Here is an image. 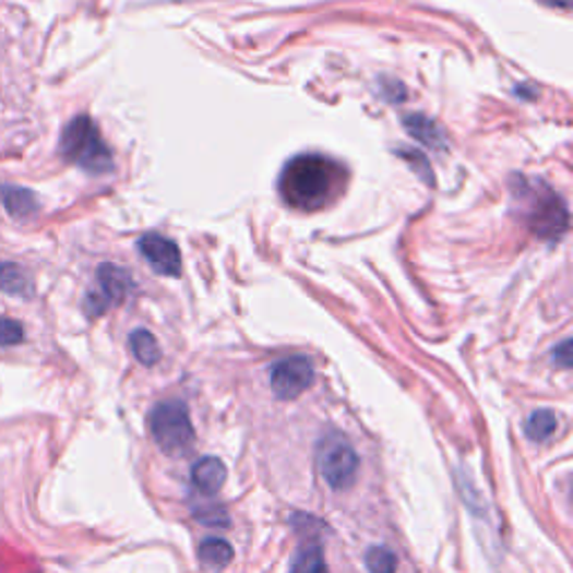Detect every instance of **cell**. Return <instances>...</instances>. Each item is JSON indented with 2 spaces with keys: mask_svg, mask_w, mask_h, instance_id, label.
I'll list each match as a JSON object with an SVG mask.
<instances>
[{
  "mask_svg": "<svg viewBox=\"0 0 573 573\" xmlns=\"http://www.w3.org/2000/svg\"><path fill=\"white\" fill-rule=\"evenodd\" d=\"M345 187V168L317 153L291 157L278 180L280 198L298 211H319L332 204Z\"/></svg>",
  "mask_w": 573,
  "mask_h": 573,
  "instance_id": "6da1fadb",
  "label": "cell"
},
{
  "mask_svg": "<svg viewBox=\"0 0 573 573\" xmlns=\"http://www.w3.org/2000/svg\"><path fill=\"white\" fill-rule=\"evenodd\" d=\"M59 153L65 162L93 172L104 175L112 170V153L106 146L97 123L87 117L79 115L74 117L61 132L59 140Z\"/></svg>",
  "mask_w": 573,
  "mask_h": 573,
  "instance_id": "7a4b0ae2",
  "label": "cell"
},
{
  "mask_svg": "<svg viewBox=\"0 0 573 573\" xmlns=\"http://www.w3.org/2000/svg\"><path fill=\"white\" fill-rule=\"evenodd\" d=\"M151 434L159 451L170 457L189 453L195 442L189 408L182 402L157 404L151 413Z\"/></svg>",
  "mask_w": 573,
  "mask_h": 573,
  "instance_id": "3957f363",
  "label": "cell"
},
{
  "mask_svg": "<svg viewBox=\"0 0 573 573\" xmlns=\"http://www.w3.org/2000/svg\"><path fill=\"white\" fill-rule=\"evenodd\" d=\"M317 464L321 477L327 481L332 491H347L357 481L359 455L355 446L349 444V439L338 430H330L321 437Z\"/></svg>",
  "mask_w": 573,
  "mask_h": 573,
  "instance_id": "277c9868",
  "label": "cell"
},
{
  "mask_svg": "<svg viewBox=\"0 0 573 573\" xmlns=\"http://www.w3.org/2000/svg\"><path fill=\"white\" fill-rule=\"evenodd\" d=\"M542 187V184H540ZM526 191H515V195L528 206L526 219L532 231L545 240H558L569 227V211L564 200L551 189H538V182L524 187Z\"/></svg>",
  "mask_w": 573,
  "mask_h": 573,
  "instance_id": "5b68a950",
  "label": "cell"
},
{
  "mask_svg": "<svg viewBox=\"0 0 573 573\" xmlns=\"http://www.w3.org/2000/svg\"><path fill=\"white\" fill-rule=\"evenodd\" d=\"M132 289V278L126 270L117 267V264H102L97 270V287L87 291L83 300V310L87 317H104L110 307L126 300V296Z\"/></svg>",
  "mask_w": 573,
  "mask_h": 573,
  "instance_id": "8992f818",
  "label": "cell"
},
{
  "mask_svg": "<svg viewBox=\"0 0 573 573\" xmlns=\"http://www.w3.org/2000/svg\"><path fill=\"white\" fill-rule=\"evenodd\" d=\"M314 366L307 357H289L283 361H276L270 372V385L274 394L283 402L298 399V396L310 390L314 383Z\"/></svg>",
  "mask_w": 573,
  "mask_h": 573,
  "instance_id": "52a82bcc",
  "label": "cell"
},
{
  "mask_svg": "<svg viewBox=\"0 0 573 573\" xmlns=\"http://www.w3.org/2000/svg\"><path fill=\"white\" fill-rule=\"evenodd\" d=\"M138 249L155 274L168 278H178L182 274V255L170 238L162 234H144L138 240Z\"/></svg>",
  "mask_w": 573,
  "mask_h": 573,
  "instance_id": "ba28073f",
  "label": "cell"
},
{
  "mask_svg": "<svg viewBox=\"0 0 573 573\" xmlns=\"http://www.w3.org/2000/svg\"><path fill=\"white\" fill-rule=\"evenodd\" d=\"M191 479H193V487L202 496H217L227 481V466L217 457H202L195 462L191 470Z\"/></svg>",
  "mask_w": 573,
  "mask_h": 573,
  "instance_id": "9c48e42d",
  "label": "cell"
},
{
  "mask_svg": "<svg viewBox=\"0 0 573 573\" xmlns=\"http://www.w3.org/2000/svg\"><path fill=\"white\" fill-rule=\"evenodd\" d=\"M0 202L14 219H29L38 211V198L25 187L0 184Z\"/></svg>",
  "mask_w": 573,
  "mask_h": 573,
  "instance_id": "30bf717a",
  "label": "cell"
},
{
  "mask_svg": "<svg viewBox=\"0 0 573 573\" xmlns=\"http://www.w3.org/2000/svg\"><path fill=\"white\" fill-rule=\"evenodd\" d=\"M404 126H406V130L410 132V135H413L417 142H421V144H426V146H430V148H444V146H446V144H444L442 130H439L437 123L430 121V119L423 117V115H408V117L404 119Z\"/></svg>",
  "mask_w": 573,
  "mask_h": 573,
  "instance_id": "8fae6325",
  "label": "cell"
},
{
  "mask_svg": "<svg viewBox=\"0 0 573 573\" xmlns=\"http://www.w3.org/2000/svg\"><path fill=\"white\" fill-rule=\"evenodd\" d=\"M289 573H330L321 545H302L291 560Z\"/></svg>",
  "mask_w": 573,
  "mask_h": 573,
  "instance_id": "7c38bea8",
  "label": "cell"
},
{
  "mask_svg": "<svg viewBox=\"0 0 573 573\" xmlns=\"http://www.w3.org/2000/svg\"><path fill=\"white\" fill-rule=\"evenodd\" d=\"M130 349L135 359L146 368H153L162 359L159 343L148 330H135L130 334Z\"/></svg>",
  "mask_w": 573,
  "mask_h": 573,
  "instance_id": "4fadbf2b",
  "label": "cell"
},
{
  "mask_svg": "<svg viewBox=\"0 0 573 573\" xmlns=\"http://www.w3.org/2000/svg\"><path fill=\"white\" fill-rule=\"evenodd\" d=\"M198 556L202 564L211 569H223L234 560V547L223 538H206L200 542Z\"/></svg>",
  "mask_w": 573,
  "mask_h": 573,
  "instance_id": "5bb4252c",
  "label": "cell"
},
{
  "mask_svg": "<svg viewBox=\"0 0 573 573\" xmlns=\"http://www.w3.org/2000/svg\"><path fill=\"white\" fill-rule=\"evenodd\" d=\"M0 291L10 296H27L32 291L27 274L14 262H0Z\"/></svg>",
  "mask_w": 573,
  "mask_h": 573,
  "instance_id": "9a60e30c",
  "label": "cell"
},
{
  "mask_svg": "<svg viewBox=\"0 0 573 573\" xmlns=\"http://www.w3.org/2000/svg\"><path fill=\"white\" fill-rule=\"evenodd\" d=\"M558 430V415L553 410H536L526 421V437L532 442H547L549 437H553Z\"/></svg>",
  "mask_w": 573,
  "mask_h": 573,
  "instance_id": "2e32d148",
  "label": "cell"
},
{
  "mask_svg": "<svg viewBox=\"0 0 573 573\" xmlns=\"http://www.w3.org/2000/svg\"><path fill=\"white\" fill-rule=\"evenodd\" d=\"M366 566L370 573H396V556L387 547H372L366 553Z\"/></svg>",
  "mask_w": 573,
  "mask_h": 573,
  "instance_id": "e0dca14e",
  "label": "cell"
},
{
  "mask_svg": "<svg viewBox=\"0 0 573 573\" xmlns=\"http://www.w3.org/2000/svg\"><path fill=\"white\" fill-rule=\"evenodd\" d=\"M25 332L19 321L12 319H0V347H10L23 343Z\"/></svg>",
  "mask_w": 573,
  "mask_h": 573,
  "instance_id": "ac0fdd59",
  "label": "cell"
},
{
  "mask_svg": "<svg viewBox=\"0 0 573 573\" xmlns=\"http://www.w3.org/2000/svg\"><path fill=\"white\" fill-rule=\"evenodd\" d=\"M195 517L206 524V526H223L227 528L229 526V515L223 506H217V504H208V511L204 509H195Z\"/></svg>",
  "mask_w": 573,
  "mask_h": 573,
  "instance_id": "d6986e66",
  "label": "cell"
},
{
  "mask_svg": "<svg viewBox=\"0 0 573 573\" xmlns=\"http://www.w3.org/2000/svg\"><path fill=\"white\" fill-rule=\"evenodd\" d=\"M553 361L560 366V368H571V341H562L556 349H553Z\"/></svg>",
  "mask_w": 573,
  "mask_h": 573,
  "instance_id": "ffe728a7",
  "label": "cell"
},
{
  "mask_svg": "<svg viewBox=\"0 0 573 573\" xmlns=\"http://www.w3.org/2000/svg\"><path fill=\"white\" fill-rule=\"evenodd\" d=\"M540 3L547 8H556V10H569L571 8V0H540Z\"/></svg>",
  "mask_w": 573,
  "mask_h": 573,
  "instance_id": "44dd1931",
  "label": "cell"
}]
</instances>
